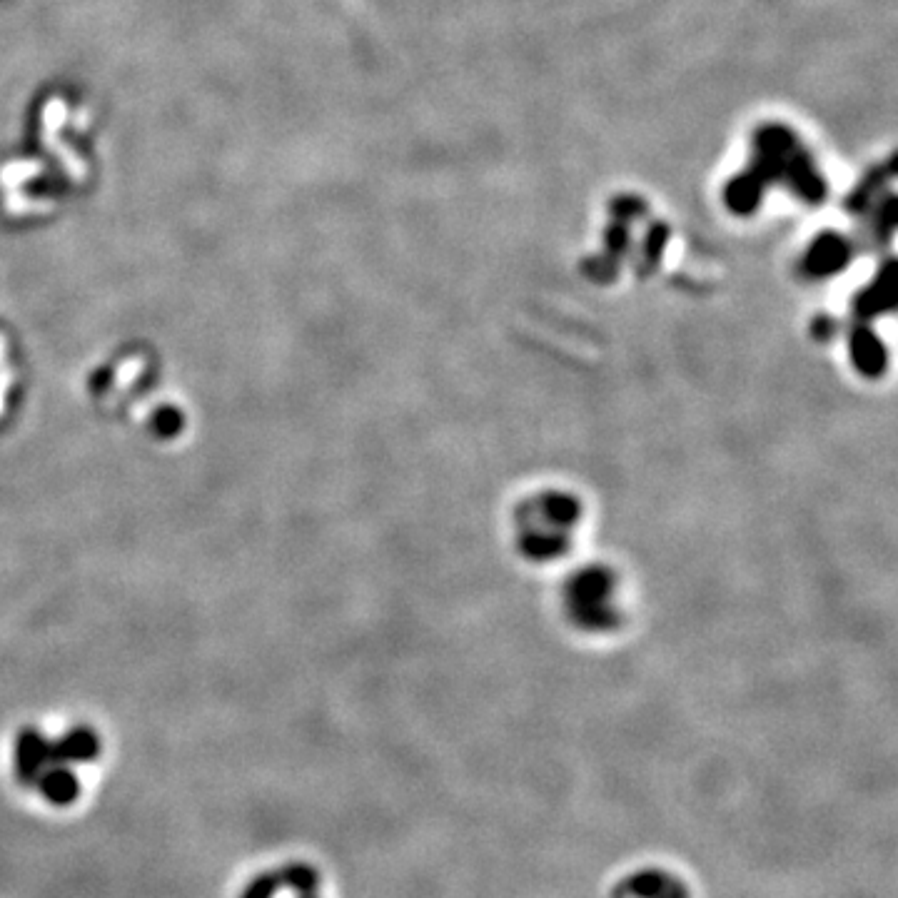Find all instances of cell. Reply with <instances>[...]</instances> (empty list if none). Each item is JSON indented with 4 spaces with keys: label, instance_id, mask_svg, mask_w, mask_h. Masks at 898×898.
Instances as JSON below:
<instances>
[{
    "label": "cell",
    "instance_id": "cell-5",
    "mask_svg": "<svg viewBox=\"0 0 898 898\" xmlns=\"http://www.w3.org/2000/svg\"><path fill=\"white\" fill-rule=\"evenodd\" d=\"M629 889L639 898H686V889L679 881H674L667 874H657V871L632 876Z\"/></svg>",
    "mask_w": 898,
    "mask_h": 898
},
{
    "label": "cell",
    "instance_id": "cell-7",
    "mask_svg": "<svg viewBox=\"0 0 898 898\" xmlns=\"http://www.w3.org/2000/svg\"><path fill=\"white\" fill-rule=\"evenodd\" d=\"M277 881H280L282 889L290 886V889L300 891V894L312 896V891H315L317 886V874L310 869V866H290V869H285L282 874H277Z\"/></svg>",
    "mask_w": 898,
    "mask_h": 898
},
{
    "label": "cell",
    "instance_id": "cell-6",
    "mask_svg": "<svg viewBox=\"0 0 898 898\" xmlns=\"http://www.w3.org/2000/svg\"><path fill=\"white\" fill-rule=\"evenodd\" d=\"M849 257V250H846V242L836 235H824L814 242L811 247V255L809 262L816 272H831L836 267H841Z\"/></svg>",
    "mask_w": 898,
    "mask_h": 898
},
{
    "label": "cell",
    "instance_id": "cell-3",
    "mask_svg": "<svg viewBox=\"0 0 898 898\" xmlns=\"http://www.w3.org/2000/svg\"><path fill=\"white\" fill-rule=\"evenodd\" d=\"M38 789L43 791L50 804L68 806L78 799L80 784L68 769H50L43 776H38Z\"/></svg>",
    "mask_w": 898,
    "mask_h": 898
},
{
    "label": "cell",
    "instance_id": "cell-2",
    "mask_svg": "<svg viewBox=\"0 0 898 898\" xmlns=\"http://www.w3.org/2000/svg\"><path fill=\"white\" fill-rule=\"evenodd\" d=\"M100 751L98 739L90 731L78 729L60 739L58 744L48 746V761H90Z\"/></svg>",
    "mask_w": 898,
    "mask_h": 898
},
{
    "label": "cell",
    "instance_id": "cell-9",
    "mask_svg": "<svg viewBox=\"0 0 898 898\" xmlns=\"http://www.w3.org/2000/svg\"><path fill=\"white\" fill-rule=\"evenodd\" d=\"M305 898H312V896H305Z\"/></svg>",
    "mask_w": 898,
    "mask_h": 898
},
{
    "label": "cell",
    "instance_id": "cell-1",
    "mask_svg": "<svg viewBox=\"0 0 898 898\" xmlns=\"http://www.w3.org/2000/svg\"><path fill=\"white\" fill-rule=\"evenodd\" d=\"M45 761H48V744L43 741V736H38L30 729L23 731L18 736V746H15V764H18L20 781L23 784H33Z\"/></svg>",
    "mask_w": 898,
    "mask_h": 898
},
{
    "label": "cell",
    "instance_id": "cell-4",
    "mask_svg": "<svg viewBox=\"0 0 898 898\" xmlns=\"http://www.w3.org/2000/svg\"><path fill=\"white\" fill-rule=\"evenodd\" d=\"M764 178L759 173H744L726 185V203L734 213H751L759 205Z\"/></svg>",
    "mask_w": 898,
    "mask_h": 898
},
{
    "label": "cell",
    "instance_id": "cell-8",
    "mask_svg": "<svg viewBox=\"0 0 898 898\" xmlns=\"http://www.w3.org/2000/svg\"><path fill=\"white\" fill-rule=\"evenodd\" d=\"M277 889H282L277 876H260V879H255L250 886H247L242 898H272Z\"/></svg>",
    "mask_w": 898,
    "mask_h": 898
}]
</instances>
